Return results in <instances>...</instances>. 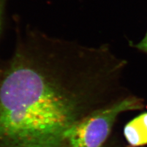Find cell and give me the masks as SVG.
Masks as SVG:
<instances>
[{
  "label": "cell",
  "mask_w": 147,
  "mask_h": 147,
  "mask_svg": "<svg viewBox=\"0 0 147 147\" xmlns=\"http://www.w3.org/2000/svg\"><path fill=\"white\" fill-rule=\"evenodd\" d=\"M121 58L96 47L67 80L17 64L0 84V142L9 147H60L76 123L129 96Z\"/></svg>",
  "instance_id": "1"
},
{
  "label": "cell",
  "mask_w": 147,
  "mask_h": 147,
  "mask_svg": "<svg viewBox=\"0 0 147 147\" xmlns=\"http://www.w3.org/2000/svg\"><path fill=\"white\" fill-rule=\"evenodd\" d=\"M144 107V100L131 94L111 106L76 123L66 132L62 145L65 147H102L121 114L142 110Z\"/></svg>",
  "instance_id": "2"
},
{
  "label": "cell",
  "mask_w": 147,
  "mask_h": 147,
  "mask_svg": "<svg viewBox=\"0 0 147 147\" xmlns=\"http://www.w3.org/2000/svg\"><path fill=\"white\" fill-rule=\"evenodd\" d=\"M126 140L133 146L147 144V112L128 122L124 128Z\"/></svg>",
  "instance_id": "3"
},
{
  "label": "cell",
  "mask_w": 147,
  "mask_h": 147,
  "mask_svg": "<svg viewBox=\"0 0 147 147\" xmlns=\"http://www.w3.org/2000/svg\"><path fill=\"white\" fill-rule=\"evenodd\" d=\"M140 51L145 53L147 55V30L144 38L138 43L133 45Z\"/></svg>",
  "instance_id": "4"
},
{
  "label": "cell",
  "mask_w": 147,
  "mask_h": 147,
  "mask_svg": "<svg viewBox=\"0 0 147 147\" xmlns=\"http://www.w3.org/2000/svg\"><path fill=\"white\" fill-rule=\"evenodd\" d=\"M4 3H5V0H0V30H1V27L2 17H3Z\"/></svg>",
  "instance_id": "5"
}]
</instances>
